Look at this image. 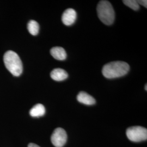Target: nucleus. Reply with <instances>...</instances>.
Returning <instances> with one entry per match:
<instances>
[{"mask_svg":"<svg viewBox=\"0 0 147 147\" xmlns=\"http://www.w3.org/2000/svg\"><path fill=\"white\" fill-rule=\"evenodd\" d=\"M130 69L129 65L124 62H112L105 64L102 73L107 79H115L126 75Z\"/></svg>","mask_w":147,"mask_h":147,"instance_id":"f257e3e1","label":"nucleus"},{"mask_svg":"<svg viewBox=\"0 0 147 147\" xmlns=\"http://www.w3.org/2000/svg\"><path fill=\"white\" fill-rule=\"evenodd\" d=\"M50 76L53 80L56 81H63L67 79L68 77V75L67 71L61 68L53 69L50 74Z\"/></svg>","mask_w":147,"mask_h":147,"instance_id":"6e6552de","label":"nucleus"},{"mask_svg":"<svg viewBox=\"0 0 147 147\" xmlns=\"http://www.w3.org/2000/svg\"><path fill=\"white\" fill-rule=\"evenodd\" d=\"M50 53L53 58L59 61H63L67 58V53L63 47H53L51 49Z\"/></svg>","mask_w":147,"mask_h":147,"instance_id":"1a4fd4ad","label":"nucleus"},{"mask_svg":"<svg viewBox=\"0 0 147 147\" xmlns=\"http://www.w3.org/2000/svg\"><path fill=\"white\" fill-rule=\"evenodd\" d=\"M76 12L72 8H69L64 11L62 16V21L66 26L73 25L76 19Z\"/></svg>","mask_w":147,"mask_h":147,"instance_id":"423d86ee","label":"nucleus"},{"mask_svg":"<svg viewBox=\"0 0 147 147\" xmlns=\"http://www.w3.org/2000/svg\"><path fill=\"white\" fill-rule=\"evenodd\" d=\"M27 29L30 33L33 36H36L38 34L39 30V26L37 21L30 20L27 24Z\"/></svg>","mask_w":147,"mask_h":147,"instance_id":"9b49d317","label":"nucleus"},{"mask_svg":"<svg viewBox=\"0 0 147 147\" xmlns=\"http://www.w3.org/2000/svg\"><path fill=\"white\" fill-rule=\"evenodd\" d=\"M126 136L131 141L139 142L146 141L147 130L142 126H132L126 130Z\"/></svg>","mask_w":147,"mask_h":147,"instance_id":"20e7f679","label":"nucleus"},{"mask_svg":"<svg viewBox=\"0 0 147 147\" xmlns=\"http://www.w3.org/2000/svg\"><path fill=\"white\" fill-rule=\"evenodd\" d=\"M123 2L124 5L134 11H138L140 9V5H138L137 1L136 0H124L123 1Z\"/></svg>","mask_w":147,"mask_h":147,"instance_id":"f8f14e48","label":"nucleus"},{"mask_svg":"<svg viewBox=\"0 0 147 147\" xmlns=\"http://www.w3.org/2000/svg\"><path fill=\"white\" fill-rule=\"evenodd\" d=\"M28 147H39V146H38L36 144H34V143H30L28 146Z\"/></svg>","mask_w":147,"mask_h":147,"instance_id":"4468645a","label":"nucleus"},{"mask_svg":"<svg viewBox=\"0 0 147 147\" xmlns=\"http://www.w3.org/2000/svg\"><path fill=\"white\" fill-rule=\"evenodd\" d=\"M78 101L84 105H93L95 104L96 101L91 95L84 92H81L77 96Z\"/></svg>","mask_w":147,"mask_h":147,"instance_id":"0eeeda50","label":"nucleus"},{"mask_svg":"<svg viewBox=\"0 0 147 147\" xmlns=\"http://www.w3.org/2000/svg\"><path fill=\"white\" fill-rule=\"evenodd\" d=\"M137 2L139 5H143L147 8V1L146 0H138V1H137Z\"/></svg>","mask_w":147,"mask_h":147,"instance_id":"ddd939ff","label":"nucleus"},{"mask_svg":"<svg viewBox=\"0 0 147 147\" xmlns=\"http://www.w3.org/2000/svg\"><path fill=\"white\" fill-rule=\"evenodd\" d=\"M3 61L6 68L13 75L19 76L22 72V63L16 53L8 51L3 56Z\"/></svg>","mask_w":147,"mask_h":147,"instance_id":"f03ea898","label":"nucleus"},{"mask_svg":"<svg viewBox=\"0 0 147 147\" xmlns=\"http://www.w3.org/2000/svg\"><path fill=\"white\" fill-rule=\"evenodd\" d=\"M147 84H146V86H145V89H146V90L147 91Z\"/></svg>","mask_w":147,"mask_h":147,"instance_id":"2eb2a0df","label":"nucleus"},{"mask_svg":"<svg viewBox=\"0 0 147 147\" xmlns=\"http://www.w3.org/2000/svg\"><path fill=\"white\" fill-rule=\"evenodd\" d=\"M45 113V109L44 105L38 104L34 106L30 111V115L33 117H39L44 116Z\"/></svg>","mask_w":147,"mask_h":147,"instance_id":"9d476101","label":"nucleus"},{"mask_svg":"<svg viewBox=\"0 0 147 147\" xmlns=\"http://www.w3.org/2000/svg\"><path fill=\"white\" fill-rule=\"evenodd\" d=\"M98 18L100 21L106 25H112L115 18L113 7L108 1H100L96 7Z\"/></svg>","mask_w":147,"mask_h":147,"instance_id":"7ed1b4c3","label":"nucleus"},{"mask_svg":"<svg viewBox=\"0 0 147 147\" xmlns=\"http://www.w3.org/2000/svg\"><path fill=\"white\" fill-rule=\"evenodd\" d=\"M51 141L55 147H63L67 141V132L62 128H56L53 132Z\"/></svg>","mask_w":147,"mask_h":147,"instance_id":"39448f33","label":"nucleus"}]
</instances>
